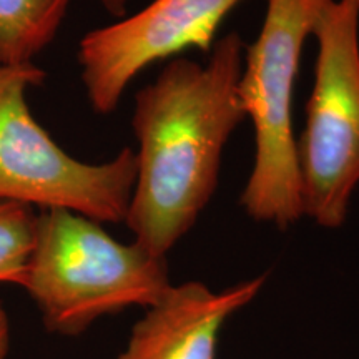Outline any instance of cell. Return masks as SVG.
Wrapping results in <instances>:
<instances>
[{"label":"cell","mask_w":359,"mask_h":359,"mask_svg":"<svg viewBox=\"0 0 359 359\" xmlns=\"http://www.w3.org/2000/svg\"><path fill=\"white\" fill-rule=\"evenodd\" d=\"M11 341H12L11 320H8L6 306H4V303L0 302V359H8V353H11Z\"/></svg>","instance_id":"10"},{"label":"cell","mask_w":359,"mask_h":359,"mask_svg":"<svg viewBox=\"0 0 359 359\" xmlns=\"http://www.w3.org/2000/svg\"><path fill=\"white\" fill-rule=\"evenodd\" d=\"M314 87L298 143L304 215L320 226L346 222L359 185V6L330 0L313 27Z\"/></svg>","instance_id":"5"},{"label":"cell","mask_w":359,"mask_h":359,"mask_svg":"<svg viewBox=\"0 0 359 359\" xmlns=\"http://www.w3.org/2000/svg\"><path fill=\"white\" fill-rule=\"evenodd\" d=\"M22 288L47 331L77 336L107 314L155 306L172 283L167 257L120 243L95 219L52 208L37 217Z\"/></svg>","instance_id":"2"},{"label":"cell","mask_w":359,"mask_h":359,"mask_svg":"<svg viewBox=\"0 0 359 359\" xmlns=\"http://www.w3.org/2000/svg\"><path fill=\"white\" fill-rule=\"evenodd\" d=\"M212 48L206 65L177 58L135 95L137 180L125 224L156 257H167L212 200L223 148L245 118L243 40L231 32Z\"/></svg>","instance_id":"1"},{"label":"cell","mask_w":359,"mask_h":359,"mask_svg":"<svg viewBox=\"0 0 359 359\" xmlns=\"http://www.w3.org/2000/svg\"><path fill=\"white\" fill-rule=\"evenodd\" d=\"M264 281L262 275L223 291L198 281L172 286L133 326L118 359H215L223 325L253 302Z\"/></svg>","instance_id":"7"},{"label":"cell","mask_w":359,"mask_h":359,"mask_svg":"<svg viewBox=\"0 0 359 359\" xmlns=\"http://www.w3.org/2000/svg\"><path fill=\"white\" fill-rule=\"evenodd\" d=\"M97 2L114 17H125L127 13L128 0H97Z\"/></svg>","instance_id":"11"},{"label":"cell","mask_w":359,"mask_h":359,"mask_svg":"<svg viewBox=\"0 0 359 359\" xmlns=\"http://www.w3.org/2000/svg\"><path fill=\"white\" fill-rule=\"evenodd\" d=\"M330 0H268L262 32L245 50L238 82L241 110L255 132V163L241 206L280 230L304 215L291 103L304 42Z\"/></svg>","instance_id":"3"},{"label":"cell","mask_w":359,"mask_h":359,"mask_svg":"<svg viewBox=\"0 0 359 359\" xmlns=\"http://www.w3.org/2000/svg\"><path fill=\"white\" fill-rule=\"evenodd\" d=\"M356 2H358V6H359V0H356Z\"/></svg>","instance_id":"12"},{"label":"cell","mask_w":359,"mask_h":359,"mask_svg":"<svg viewBox=\"0 0 359 359\" xmlns=\"http://www.w3.org/2000/svg\"><path fill=\"white\" fill-rule=\"evenodd\" d=\"M37 217L32 206L0 201V283L22 288L34 248Z\"/></svg>","instance_id":"9"},{"label":"cell","mask_w":359,"mask_h":359,"mask_svg":"<svg viewBox=\"0 0 359 359\" xmlns=\"http://www.w3.org/2000/svg\"><path fill=\"white\" fill-rule=\"evenodd\" d=\"M243 0H154L132 17L80 40L79 64L92 109L109 115L130 82L187 48L208 52L224 17Z\"/></svg>","instance_id":"6"},{"label":"cell","mask_w":359,"mask_h":359,"mask_svg":"<svg viewBox=\"0 0 359 359\" xmlns=\"http://www.w3.org/2000/svg\"><path fill=\"white\" fill-rule=\"evenodd\" d=\"M37 65H0V201L62 208L98 223H125L137 155L123 148L105 163H85L35 122L27 90L43 82Z\"/></svg>","instance_id":"4"},{"label":"cell","mask_w":359,"mask_h":359,"mask_svg":"<svg viewBox=\"0 0 359 359\" xmlns=\"http://www.w3.org/2000/svg\"><path fill=\"white\" fill-rule=\"evenodd\" d=\"M72 0H0V65H27L48 47Z\"/></svg>","instance_id":"8"}]
</instances>
